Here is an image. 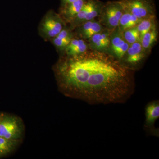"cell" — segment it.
Here are the masks:
<instances>
[{
	"instance_id": "cell-13",
	"label": "cell",
	"mask_w": 159,
	"mask_h": 159,
	"mask_svg": "<svg viewBox=\"0 0 159 159\" xmlns=\"http://www.w3.org/2000/svg\"><path fill=\"white\" fill-rule=\"evenodd\" d=\"M87 0H77L74 2L65 5L61 14L64 19L71 23L77 16Z\"/></svg>"
},
{
	"instance_id": "cell-18",
	"label": "cell",
	"mask_w": 159,
	"mask_h": 159,
	"mask_svg": "<svg viewBox=\"0 0 159 159\" xmlns=\"http://www.w3.org/2000/svg\"><path fill=\"white\" fill-rule=\"evenodd\" d=\"M155 25L154 16L143 19L136 26L141 38L148 32Z\"/></svg>"
},
{
	"instance_id": "cell-9",
	"label": "cell",
	"mask_w": 159,
	"mask_h": 159,
	"mask_svg": "<svg viewBox=\"0 0 159 159\" xmlns=\"http://www.w3.org/2000/svg\"><path fill=\"white\" fill-rule=\"evenodd\" d=\"M159 118V101L153 100L148 102L145 108L144 127L147 130L157 135V130L155 128V123Z\"/></svg>"
},
{
	"instance_id": "cell-20",
	"label": "cell",
	"mask_w": 159,
	"mask_h": 159,
	"mask_svg": "<svg viewBox=\"0 0 159 159\" xmlns=\"http://www.w3.org/2000/svg\"><path fill=\"white\" fill-rule=\"evenodd\" d=\"M76 1L77 0H62V2L64 6H65V5H67L70 3L74 2Z\"/></svg>"
},
{
	"instance_id": "cell-11",
	"label": "cell",
	"mask_w": 159,
	"mask_h": 159,
	"mask_svg": "<svg viewBox=\"0 0 159 159\" xmlns=\"http://www.w3.org/2000/svg\"><path fill=\"white\" fill-rule=\"evenodd\" d=\"M77 32L83 39L90 38L94 34L105 29L99 21L93 19L88 21L77 26Z\"/></svg>"
},
{
	"instance_id": "cell-15",
	"label": "cell",
	"mask_w": 159,
	"mask_h": 159,
	"mask_svg": "<svg viewBox=\"0 0 159 159\" xmlns=\"http://www.w3.org/2000/svg\"><path fill=\"white\" fill-rule=\"evenodd\" d=\"M142 20L129 11L124 10V12L119 21L118 28L122 32L125 30L137 26Z\"/></svg>"
},
{
	"instance_id": "cell-1",
	"label": "cell",
	"mask_w": 159,
	"mask_h": 159,
	"mask_svg": "<svg viewBox=\"0 0 159 159\" xmlns=\"http://www.w3.org/2000/svg\"><path fill=\"white\" fill-rule=\"evenodd\" d=\"M59 66L62 85L89 104L123 103L135 91L134 70L104 52L69 57Z\"/></svg>"
},
{
	"instance_id": "cell-19",
	"label": "cell",
	"mask_w": 159,
	"mask_h": 159,
	"mask_svg": "<svg viewBox=\"0 0 159 159\" xmlns=\"http://www.w3.org/2000/svg\"><path fill=\"white\" fill-rule=\"evenodd\" d=\"M11 140L0 137V156L8 153L12 147Z\"/></svg>"
},
{
	"instance_id": "cell-12",
	"label": "cell",
	"mask_w": 159,
	"mask_h": 159,
	"mask_svg": "<svg viewBox=\"0 0 159 159\" xmlns=\"http://www.w3.org/2000/svg\"><path fill=\"white\" fill-rule=\"evenodd\" d=\"M89 48L88 44L83 39H73L65 51L69 57H74L87 52Z\"/></svg>"
},
{
	"instance_id": "cell-8",
	"label": "cell",
	"mask_w": 159,
	"mask_h": 159,
	"mask_svg": "<svg viewBox=\"0 0 159 159\" xmlns=\"http://www.w3.org/2000/svg\"><path fill=\"white\" fill-rule=\"evenodd\" d=\"M112 31L105 29L94 34L89 39V48L93 51L106 53L107 51L110 49Z\"/></svg>"
},
{
	"instance_id": "cell-4",
	"label": "cell",
	"mask_w": 159,
	"mask_h": 159,
	"mask_svg": "<svg viewBox=\"0 0 159 159\" xmlns=\"http://www.w3.org/2000/svg\"><path fill=\"white\" fill-rule=\"evenodd\" d=\"M64 21L59 15L49 12L43 19L39 27L40 33L46 39H53L65 28Z\"/></svg>"
},
{
	"instance_id": "cell-14",
	"label": "cell",
	"mask_w": 159,
	"mask_h": 159,
	"mask_svg": "<svg viewBox=\"0 0 159 159\" xmlns=\"http://www.w3.org/2000/svg\"><path fill=\"white\" fill-rule=\"evenodd\" d=\"M73 39V33L70 30L64 28L56 36L52 39V42L57 49L63 51Z\"/></svg>"
},
{
	"instance_id": "cell-7",
	"label": "cell",
	"mask_w": 159,
	"mask_h": 159,
	"mask_svg": "<svg viewBox=\"0 0 159 159\" xmlns=\"http://www.w3.org/2000/svg\"><path fill=\"white\" fill-rule=\"evenodd\" d=\"M129 46L118 27L112 31L110 49L114 57L122 62Z\"/></svg>"
},
{
	"instance_id": "cell-6",
	"label": "cell",
	"mask_w": 159,
	"mask_h": 159,
	"mask_svg": "<svg viewBox=\"0 0 159 159\" xmlns=\"http://www.w3.org/2000/svg\"><path fill=\"white\" fill-rule=\"evenodd\" d=\"M145 51L140 42L131 44L129 45L122 62L128 67L134 70L146 57Z\"/></svg>"
},
{
	"instance_id": "cell-17",
	"label": "cell",
	"mask_w": 159,
	"mask_h": 159,
	"mask_svg": "<svg viewBox=\"0 0 159 159\" xmlns=\"http://www.w3.org/2000/svg\"><path fill=\"white\" fill-rule=\"evenodd\" d=\"M122 34L126 42L129 45L141 42L140 34L136 26L125 30L122 32Z\"/></svg>"
},
{
	"instance_id": "cell-16",
	"label": "cell",
	"mask_w": 159,
	"mask_h": 159,
	"mask_svg": "<svg viewBox=\"0 0 159 159\" xmlns=\"http://www.w3.org/2000/svg\"><path fill=\"white\" fill-rule=\"evenodd\" d=\"M157 36V31L155 25H154L150 30L141 38L140 43L142 47L146 50L150 48L154 43L156 41Z\"/></svg>"
},
{
	"instance_id": "cell-5",
	"label": "cell",
	"mask_w": 159,
	"mask_h": 159,
	"mask_svg": "<svg viewBox=\"0 0 159 159\" xmlns=\"http://www.w3.org/2000/svg\"><path fill=\"white\" fill-rule=\"evenodd\" d=\"M103 4L99 0H87L77 16L71 22L72 26L77 27L85 22L95 19L99 16Z\"/></svg>"
},
{
	"instance_id": "cell-3",
	"label": "cell",
	"mask_w": 159,
	"mask_h": 159,
	"mask_svg": "<svg viewBox=\"0 0 159 159\" xmlns=\"http://www.w3.org/2000/svg\"><path fill=\"white\" fill-rule=\"evenodd\" d=\"M124 10L140 19L153 16L154 5L152 0H120Z\"/></svg>"
},
{
	"instance_id": "cell-10",
	"label": "cell",
	"mask_w": 159,
	"mask_h": 159,
	"mask_svg": "<svg viewBox=\"0 0 159 159\" xmlns=\"http://www.w3.org/2000/svg\"><path fill=\"white\" fill-rule=\"evenodd\" d=\"M19 128L17 121L10 117L0 119V137L13 140L19 136Z\"/></svg>"
},
{
	"instance_id": "cell-2",
	"label": "cell",
	"mask_w": 159,
	"mask_h": 159,
	"mask_svg": "<svg viewBox=\"0 0 159 159\" xmlns=\"http://www.w3.org/2000/svg\"><path fill=\"white\" fill-rule=\"evenodd\" d=\"M124 11V8L119 1L109 2L102 6L99 15V22L106 29L114 30L119 26Z\"/></svg>"
}]
</instances>
